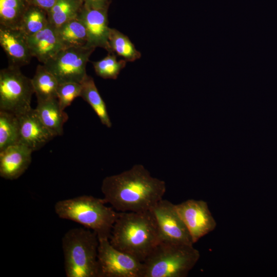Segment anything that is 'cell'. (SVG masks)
I'll list each match as a JSON object with an SVG mask.
<instances>
[{
	"label": "cell",
	"mask_w": 277,
	"mask_h": 277,
	"mask_svg": "<svg viewBox=\"0 0 277 277\" xmlns=\"http://www.w3.org/2000/svg\"><path fill=\"white\" fill-rule=\"evenodd\" d=\"M150 211L156 221L161 241L193 245L175 204L163 199Z\"/></svg>",
	"instance_id": "9c48e42d"
},
{
	"label": "cell",
	"mask_w": 277,
	"mask_h": 277,
	"mask_svg": "<svg viewBox=\"0 0 277 277\" xmlns=\"http://www.w3.org/2000/svg\"><path fill=\"white\" fill-rule=\"evenodd\" d=\"M175 206L193 244L215 228L216 221L205 201L190 199Z\"/></svg>",
	"instance_id": "30bf717a"
},
{
	"label": "cell",
	"mask_w": 277,
	"mask_h": 277,
	"mask_svg": "<svg viewBox=\"0 0 277 277\" xmlns=\"http://www.w3.org/2000/svg\"><path fill=\"white\" fill-rule=\"evenodd\" d=\"M62 243L67 277H98L99 239L95 232L86 228L71 229Z\"/></svg>",
	"instance_id": "277c9868"
},
{
	"label": "cell",
	"mask_w": 277,
	"mask_h": 277,
	"mask_svg": "<svg viewBox=\"0 0 277 277\" xmlns=\"http://www.w3.org/2000/svg\"><path fill=\"white\" fill-rule=\"evenodd\" d=\"M19 143V124L18 116L0 110V151Z\"/></svg>",
	"instance_id": "603a6c76"
},
{
	"label": "cell",
	"mask_w": 277,
	"mask_h": 277,
	"mask_svg": "<svg viewBox=\"0 0 277 277\" xmlns=\"http://www.w3.org/2000/svg\"><path fill=\"white\" fill-rule=\"evenodd\" d=\"M19 143L33 151L43 147L54 136L42 123L34 109L19 115Z\"/></svg>",
	"instance_id": "4fadbf2b"
},
{
	"label": "cell",
	"mask_w": 277,
	"mask_h": 277,
	"mask_svg": "<svg viewBox=\"0 0 277 277\" xmlns=\"http://www.w3.org/2000/svg\"><path fill=\"white\" fill-rule=\"evenodd\" d=\"M27 40L32 56L43 64L63 48L56 28L49 24L36 33L27 36Z\"/></svg>",
	"instance_id": "9a60e30c"
},
{
	"label": "cell",
	"mask_w": 277,
	"mask_h": 277,
	"mask_svg": "<svg viewBox=\"0 0 277 277\" xmlns=\"http://www.w3.org/2000/svg\"><path fill=\"white\" fill-rule=\"evenodd\" d=\"M108 8H94L83 5L77 18L84 25L87 33L86 47H101L109 52Z\"/></svg>",
	"instance_id": "8fae6325"
},
{
	"label": "cell",
	"mask_w": 277,
	"mask_h": 277,
	"mask_svg": "<svg viewBox=\"0 0 277 277\" xmlns=\"http://www.w3.org/2000/svg\"><path fill=\"white\" fill-rule=\"evenodd\" d=\"M108 44V53H113L126 62H134L141 57L128 36L114 28H110Z\"/></svg>",
	"instance_id": "7402d4cb"
},
{
	"label": "cell",
	"mask_w": 277,
	"mask_h": 277,
	"mask_svg": "<svg viewBox=\"0 0 277 277\" xmlns=\"http://www.w3.org/2000/svg\"><path fill=\"white\" fill-rule=\"evenodd\" d=\"M98 277H143V265L114 248L108 239H99Z\"/></svg>",
	"instance_id": "ba28073f"
},
{
	"label": "cell",
	"mask_w": 277,
	"mask_h": 277,
	"mask_svg": "<svg viewBox=\"0 0 277 277\" xmlns=\"http://www.w3.org/2000/svg\"><path fill=\"white\" fill-rule=\"evenodd\" d=\"M166 190L165 182L151 176L142 164L106 176L101 186L103 199L118 212L149 211L163 199Z\"/></svg>",
	"instance_id": "6da1fadb"
},
{
	"label": "cell",
	"mask_w": 277,
	"mask_h": 277,
	"mask_svg": "<svg viewBox=\"0 0 277 277\" xmlns=\"http://www.w3.org/2000/svg\"><path fill=\"white\" fill-rule=\"evenodd\" d=\"M48 24L47 12L30 5L24 14L19 28L28 36L42 30Z\"/></svg>",
	"instance_id": "cb8c5ba5"
},
{
	"label": "cell",
	"mask_w": 277,
	"mask_h": 277,
	"mask_svg": "<svg viewBox=\"0 0 277 277\" xmlns=\"http://www.w3.org/2000/svg\"><path fill=\"white\" fill-rule=\"evenodd\" d=\"M30 5L29 0H0V25L19 28L24 14Z\"/></svg>",
	"instance_id": "44dd1931"
},
{
	"label": "cell",
	"mask_w": 277,
	"mask_h": 277,
	"mask_svg": "<svg viewBox=\"0 0 277 277\" xmlns=\"http://www.w3.org/2000/svg\"><path fill=\"white\" fill-rule=\"evenodd\" d=\"M34 93L31 79L21 72L19 67L9 65L0 71V110L18 116L32 109Z\"/></svg>",
	"instance_id": "8992f818"
},
{
	"label": "cell",
	"mask_w": 277,
	"mask_h": 277,
	"mask_svg": "<svg viewBox=\"0 0 277 277\" xmlns=\"http://www.w3.org/2000/svg\"><path fill=\"white\" fill-rule=\"evenodd\" d=\"M117 250L143 262L161 240L152 212H119L110 237Z\"/></svg>",
	"instance_id": "7a4b0ae2"
},
{
	"label": "cell",
	"mask_w": 277,
	"mask_h": 277,
	"mask_svg": "<svg viewBox=\"0 0 277 277\" xmlns=\"http://www.w3.org/2000/svg\"><path fill=\"white\" fill-rule=\"evenodd\" d=\"M83 5L81 0H57L47 12L49 24L56 28L76 18Z\"/></svg>",
	"instance_id": "ffe728a7"
},
{
	"label": "cell",
	"mask_w": 277,
	"mask_h": 277,
	"mask_svg": "<svg viewBox=\"0 0 277 277\" xmlns=\"http://www.w3.org/2000/svg\"><path fill=\"white\" fill-rule=\"evenodd\" d=\"M103 199L83 195L58 201L54 205L60 218L72 221L95 232L99 239H108L119 214Z\"/></svg>",
	"instance_id": "3957f363"
},
{
	"label": "cell",
	"mask_w": 277,
	"mask_h": 277,
	"mask_svg": "<svg viewBox=\"0 0 277 277\" xmlns=\"http://www.w3.org/2000/svg\"><path fill=\"white\" fill-rule=\"evenodd\" d=\"M57 0H29L30 5L38 7L47 12L54 5Z\"/></svg>",
	"instance_id": "83f0119b"
},
{
	"label": "cell",
	"mask_w": 277,
	"mask_h": 277,
	"mask_svg": "<svg viewBox=\"0 0 277 277\" xmlns=\"http://www.w3.org/2000/svg\"><path fill=\"white\" fill-rule=\"evenodd\" d=\"M94 50L86 46L63 48L43 65L54 75L59 84H81L87 75L86 65Z\"/></svg>",
	"instance_id": "52a82bcc"
},
{
	"label": "cell",
	"mask_w": 277,
	"mask_h": 277,
	"mask_svg": "<svg viewBox=\"0 0 277 277\" xmlns=\"http://www.w3.org/2000/svg\"><path fill=\"white\" fill-rule=\"evenodd\" d=\"M81 97L90 105L101 123L106 127L110 128L112 123L106 104L100 94L93 78L87 75L81 83Z\"/></svg>",
	"instance_id": "e0dca14e"
},
{
	"label": "cell",
	"mask_w": 277,
	"mask_h": 277,
	"mask_svg": "<svg viewBox=\"0 0 277 277\" xmlns=\"http://www.w3.org/2000/svg\"><path fill=\"white\" fill-rule=\"evenodd\" d=\"M31 82L37 102L57 98L59 83L44 65H38Z\"/></svg>",
	"instance_id": "d6986e66"
},
{
	"label": "cell",
	"mask_w": 277,
	"mask_h": 277,
	"mask_svg": "<svg viewBox=\"0 0 277 277\" xmlns=\"http://www.w3.org/2000/svg\"><path fill=\"white\" fill-rule=\"evenodd\" d=\"M126 62L124 60L118 61L114 53H109L103 59L91 63L98 76L105 79L114 80L125 67Z\"/></svg>",
	"instance_id": "d4e9b609"
},
{
	"label": "cell",
	"mask_w": 277,
	"mask_h": 277,
	"mask_svg": "<svg viewBox=\"0 0 277 277\" xmlns=\"http://www.w3.org/2000/svg\"><path fill=\"white\" fill-rule=\"evenodd\" d=\"M56 30L63 48L84 47L87 44L86 29L77 17L56 28Z\"/></svg>",
	"instance_id": "ac0fdd59"
},
{
	"label": "cell",
	"mask_w": 277,
	"mask_h": 277,
	"mask_svg": "<svg viewBox=\"0 0 277 277\" xmlns=\"http://www.w3.org/2000/svg\"><path fill=\"white\" fill-rule=\"evenodd\" d=\"M0 44L9 61V65L21 67L28 64L32 57L27 36L20 28L0 25Z\"/></svg>",
	"instance_id": "7c38bea8"
},
{
	"label": "cell",
	"mask_w": 277,
	"mask_h": 277,
	"mask_svg": "<svg viewBox=\"0 0 277 277\" xmlns=\"http://www.w3.org/2000/svg\"><path fill=\"white\" fill-rule=\"evenodd\" d=\"M83 4L94 8H108L111 0H81Z\"/></svg>",
	"instance_id": "4316f807"
},
{
	"label": "cell",
	"mask_w": 277,
	"mask_h": 277,
	"mask_svg": "<svg viewBox=\"0 0 277 277\" xmlns=\"http://www.w3.org/2000/svg\"><path fill=\"white\" fill-rule=\"evenodd\" d=\"M32 152L30 148L21 143L0 151V176L10 180L18 178L29 166Z\"/></svg>",
	"instance_id": "5bb4252c"
},
{
	"label": "cell",
	"mask_w": 277,
	"mask_h": 277,
	"mask_svg": "<svg viewBox=\"0 0 277 277\" xmlns=\"http://www.w3.org/2000/svg\"><path fill=\"white\" fill-rule=\"evenodd\" d=\"M82 85L75 82H66L58 84L57 98L63 110L70 106L74 100L81 96Z\"/></svg>",
	"instance_id": "484cf974"
},
{
	"label": "cell",
	"mask_w": 277,
	"mask_h": 277,
	"mask_svg": "<svg viewBox=\"0 0 277 277\" xmlns=\"http://www.w3.org/2000/svg\"><path fill=\"white\" fill-rule=\"evenodd\" d=\"M39 118L54 136L63 133V126L68 114L60 107L57 98L37 102L34 109Z\"/></svg>",
	"instance_id": "2e32d148"
},
{
	"label": "cell",
	"mask_w": 277,
	"mask_h": 277,
	"mask_svg": "<svg viewBox=\"0 0 277 277\" xmlns=\"http://www.w3.org/2000/svg\"><path fill=\"white\" fill-rule=\"evenodd\" d=\"M200 257L193 245L160 242L143 262V277H185Z\"/></svg>",
	"instance_id": "5b68a950"
}]
</instances>
